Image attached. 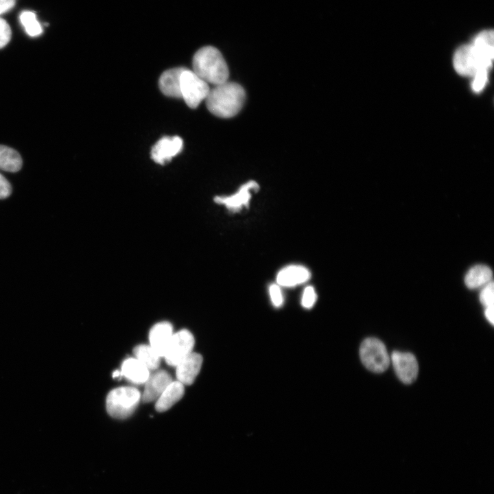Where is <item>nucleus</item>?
I'll return each mask as SVG.
<instances>
[{"label":"nucleus","mask_w":494,"mask_h":494,"mask_svg":"<svg viewBox=\"0 0 494 494\" xmlns=\"http://www.w3.org/2000/svg\"><path fill=\"white\" fill-rule=\"evenodd\" d=\"M12 193V187L8 180L0 174V199L8 197Z\"/></svg>","instance_id":"nucleus-27"},{"label":"nucleus","mask_w":494,"mask_h":494,"mask_svg":"<svg viewBox=\"0 0 494 494\" xmlns=\"http://www.w3.org/2000/svg\"><path fill=\"white\" fill-rule=\"evenodd\" d=\"M194 342L193 336L187 329L173 334L163 356L167 364L176 366L191 353Z\"/></svg>","instance_id":"nucleus-7"},{"label":"nucleus","mask_w":494,"mask_h":494,"mask_svg":"<svg viewBox=\"0 0 494 494\" xmlns=\"http://www.w3.org/2000/svg\"><path fill=\"white\" fill-rule=\"evenodd\" d=\"M121 375L135 384H145L150 373L148 368L136 358L125 360L121 366Z\"/></svg>","instance_id":"nucleus-16"},{"label":"nucleus","mask_w":494,"mask_h":494,"mask_svg":"<svg viewBox=\"0 0 494 494\" xmlns=\"http://www.w3.org/2000/svg\"><path fill=\"white\" fill-rule=\"evenodd\" d=\"M184 395V386L178 381H172L156 401L155 408L158 412H165L178 401Z\"/></svg>","instance_id":"nucleus-17"},{"label":"nucleus","mask_w":494,"mask_h":494,"mask_svg":"<svg viewBox=\"0 0 494 494\" xmlns=\"http://www.w3.org/2000/svg\"><path fill=\"white\" fill-rule=\"evenodd\" d=\"M21 157L16 150L5 145H0L1 169L16 172L21 168Z\"/></svg>","instance_id":"nucleus-19"},{"label":"nucleus","mask_w":494,"mask_h":494,"mask_svg":"<svg viewBox=\"0 0 494 494\" xmlns=\"http://www.w3.org/2000/svg\"><path fill=\"white\" fill-rule=\"evenodd\" d=\"M185 67H176L164 71L159 79V88L166 96L180 98V80Z\"/></svg>","instance_id":"nucleus-15"},{"label":"nucleus","mask_w":494,"mask_h":494,"mask_svg":"<svg viewBox=\"0 0 494 494\" xmlns=\"http://www.w3.org/2000/svg\"><path fill=\"white\" fill-rule=\"evenodd\" d=\"M271 301L276 307H281L283 303V295L278 284H272L269 288Z\"/></svg>","instance_id":"nucleus-26"},{"label":"nucleus","mask_w":494,"mask_h":494,"mask_svg":"<svg viewBox=\"0 0 494 494\" xmlns=\"http://www.w3.org/2000/svg\"><path fill=\"white\" fill-rule=\"evenodd\" d=\"M183 146V141L180 137H163L152 147L151 158L155 163L164 165L180 153Z\"/></svg>","instance_id":"nucleus-9"},{"label":"nucleus","mask_w":494,"mask_h":494,"mask_svg":"<svg viewBox=\"0 0 494 494\" xmlns=\"http://www.w3.org/2000/svg\"><path fill=\"white\" fill-rule=\"evenodd\" d=\"M173 327L169 322H161L150 329L149 339L150 346L161 357H163L173 335Z\"/></svg>","instance_id":"nucleus-13"},{"label":"nucleus","mask_w":494,"mask_h":494,"mask_svg":"<svg viewBox=\"0 0 494 494\" xmlns=\"http://www.w3.org/2000/svg\"><path fill=\"white\" fill-rule=\"evenodd\" d=\"M492 281V271L486 266L476 265L466 274L464 283L469 289L481 287Z\"/></svg>","instance_id":"nucleus-18"},{"label":"nucleus","mask_w":494,"mask_h":494,"mask_svg":"<svg viewBox=\"0 0 494 494\" xmlns=\"http://www.w3.org/2000/svg\"><path fill=\"white\" fill-rule=\"evenodd\" d=\"M202 364V357L191 353L176 366V377L180 383L191 385L198 375Z\"/></svg>","instance_id":"nucleus-12"},{"label":"nucleus","mask_w":494,"mask_h":494,"mask_svg":"<svg viewBox=\"0 0 494 494\" xmlns=\"http://www.w3.org/2000/svg\"><path fill=\"white\" fill-rule=\"evenodd\" d=\"M390 360L397 376L403 383L410 384L416 379L419 365L413 354L395 351L392 353Z\"/></svg>","instance_id":"nucleus-8"},{"label":"nucleus","mask_w":494,"mask_h":494,"mask_svg":"<svg viewBox=\"0 0 494 494\" xmlns=\"http://www.w3.org/2000/svg\"><path fill=\"white\" fill-rule=\"evenodd\" d=\"M172 381L171 375L164 370H159L150 375L145 383L143 401L149 403L157 400Z\"/></svg>","instance_id":"nucleus-10"},{"label":"nucleus","mask_w":494,"mask_h":494,"mask_svg":"<svg viewBox=\"0 0 494 494\" xmlns=\"http://www.w3.org/2000/svg\"><path fill=\"white\" fill-rule=\"evenodd\" d=\"M258 189L259 185L255 181L250 180L241 186L237 192L233 195L217 196L215 198V201L231 211H236L249 203L251 197L250 190L257 191Z\"/></svg>","instance_id":"nucleus-11"},{"label":"nucleus","mask_w":494,"mask_h":494,"mask_svg":"<svg viewBox=\"0 0 494 494\" xmlns=\"http://www.w3.org/2000/svg\"><path fill=\"white\" fill-rule=\"evenodd\" d=\"M317 295L314 288L312 286H307L303 293L301 304L306 309L311 308L315 304Z\"/></svg>","instance_id":"nucleus-24"},{"label":"nucleus","mask_w":494,"mask_h":494,"mask_svg":"<svg viewBox=\"0 0 494 494\" xmlns=\"http://www.w3.org/2000/svg\"><path fill=\"white\" fill-rule=\"evenodd\" d=\"M480 301L485 307L493 306L494 285L493 281L482 287L480 294Z\"/></svg>","instance_id":"nucleus-22"},{"label":"nucleus","mask_w":494,"mask_h":494,"mask_svg":"<svg viewBox=\"0 0 494 494\" xmlns=\"http://www.w3.org/2000/svg\"><path fill=\"white\" fill-rule=\"evenodd\" d=\"M488 72L487 70H482L473 76L472 89L474 92L479 93L485 86L488 80Z\"/></svg>","instance_id":"nucleus-23"},{"label":"nucleus","mask_w":494,"mask_h":494,"mask_svg":"<svg viewBox=\"0 0 494 494\" xmlns=\"http://www.w3.org/2000/svg\"><path fill=\"white\" fill-rule=\"evenodd\" d=\"M193 71L209 84L213 86L228 80V65L220 51L214 47L205 46L193 57Z\"/></svg>","instance_id":"nucleus-3"},{"label":"nucleus","mask_w":494,"mask_h":494,"mask_svg":"<svg viewBox=\"0 0 494 494\" xmlns=\"http://www.w3.org/2000/svg\"><path fill=\"white\" fill-rule=\"evenodd\" d=\"M133 353L136 359L145 365L148 370H154L160 365V357L150 346L140 344L135 346Z\"/></svg>","instance_id":"nucleus-20"},{"label":"nucleus","mask_w":494,"mask_h":494,"mask_svg":"<svg viewBox=\"0 0 494 494\" xmlns=\"http://www.w3.org/2000/svg\"><path fill=\"white\" fill-rule=\"evenodd\" d=\"M19 19L29 36L35 37L42 34V27L33 12L28 10L22 12L19 16Z\"/></svg>","instance_id":"nucleus-21"},{"label":"nucleus","mask_w":494,"mask_h":494,"mask_svg":"<svg viewBox=\"0 0 494 494\" xmlns=\"http://www.w3.org/2000/svg\"><path fill=\"white\" fill-rule=\"evenodd\" d=\"M484 315L486 319L493 325V306L485 307Z\"/></svg>","instance_id":"nucleus-29"},{"label":"nucleus","mask_w":494,"mask_h":494,"mask_svg":"<svg viewBox=\"0 0 494 494\" xmlns=\"http://www.w3.org/2000/svg\"><path fill=\"white\" fill-rule=\"evenodd\" d=\"M11 28L8 22L0 17V49L4 47L10 40Z\"/></svg>","instance_id":"nucleus-25"},{"label":"nucleus","mask_w":494,"mask_h":494,"mask_svg":"<svg viewBox=\"0 0 494 494\" xmlns=\"http://www.w3.org/2000/svg\"><path fill=\"white\" fill-rule=\"evenodd\" d=\"M246 101V92L238 83L228 80L215 85L205 99L207 109L220 118H231L239 113Z\"/></svg>","instance_id":"nucleus-2"},{"label":"nucleus","mask_w":494,"mask_h":494,"mask_svg":"<svg viewBox=\"0 0 494 494\" xmlns=\"http://www.w3.org/2000/svg\"><path fill=\"white\" fill-rule=\"evenodd\" d=\"M140 399V392L134 387L124 386L113 389L106 397V410L113 418L126 419L134 412Z\"/></svg>","instance_id":"nucleus-4"},{"label":"nucleus","mask_w":494,"mask_h":494,"mask_svg":"<svg viewBox=\"0 0 494 494\" xmlns=\"http://www.w3.org/2000/svg\"><path fill=\"white\" fill-rule=\"evenodd\" d=\"M121 375V372L119 370H115L113 372V377L115 378L116 377H118Z\"/></svg>","instance_id":"nucleus-30"},{"label":"nucleus","mask_w":494,"mask_h":494,"mask_svg":"<svg viewBox=\"0 0 494 494\" xmlns=\"http://www.w3.org/2000/svg\"><path fill=\"white\" fill-rule=\"evenodd\" d=\"M311 274L309 270L300 265H292L283 268L277 274V284L283 287H294L309 280Z\"/></svg>","instance_id":"nucleus-14"},{"label":"nucleus","mask_w":494,"mask_h":494,"mask_svg":"<svg viewBox=\"0 0 494 494\" xmlns=\"http://www.w3.org/2000/svg\"><path fill=\"white\" fill-rule=\"evenodd\" d=\"M16 0H0V15L12 9Z\"/></svg>","instance_id":"nucleus-28"},{"label":"nucleus","mask_w":494,"mask_h":494,"mask_svg":"<svg viewBox=\"0 0 494 494\" xmlns=\"http://www.w3.org/2000/svg\"><path fill=\"white\" fill-rule=\"evenodd\" d=\"M210 91L209 84L192 70L185 68L180 80V96L191 108H197L205 100Z\"/></svg>","instance_id":"nucleus-6"},{"label":"nucleus","mask_w":494,"mask_h":494,"mask_svg":"<svg viewBox=\"0 0 494 494\" xmlns=\"http://www.w3.org/2000/svg\"><path fill=\"white\" fill-rule=\"evenodd\" d=\"M493 34L492 30L482 31L471 43L463 45L456 51L453 63L458 73L473 76L478 71L489 70L494 56Z\"/></svg>","instance_id":"nucleus-1"},{"label":"nucleus","mask_w":494,"mask_h":494,"mask_svg":"<svg viewBox=\"0 0 494 494\" xmlns=\"http://www.w3.org/2000/svg\"><path fill=\"white\" fill-rule=\"evenodd\" d=\"M360 356L366 368L377 373L385 371L390 360L384 344L375 338H368L362 342Z\"/></svg>","instance_id":"nucleus-5"}]
</instances>
